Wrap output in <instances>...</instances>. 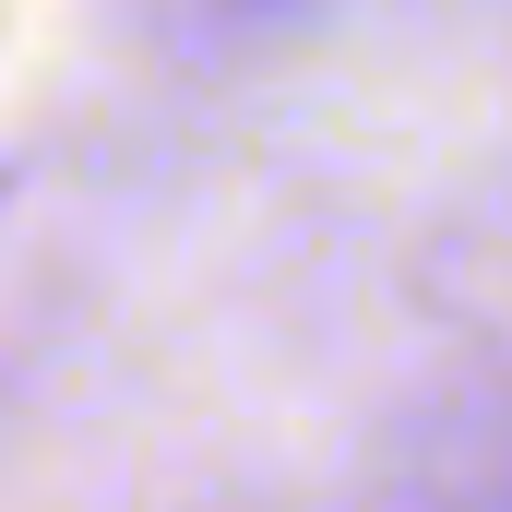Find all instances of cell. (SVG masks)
<instances>
[]
</instances>
